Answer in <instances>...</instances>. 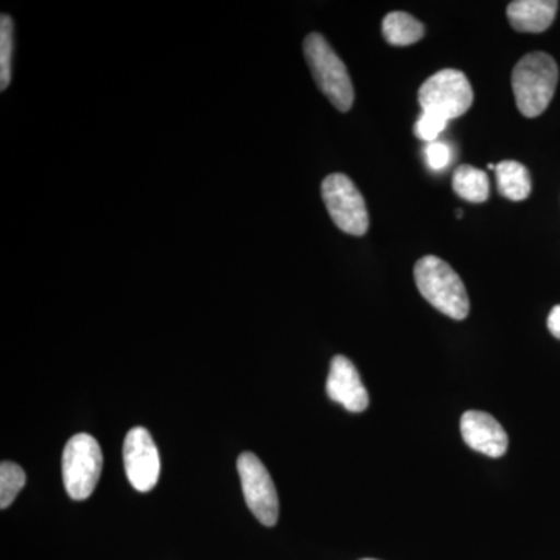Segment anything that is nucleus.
<instances>
[{"instance_id":"obj_1","label":"nucleus","mask_w":560,"mask_h":560,"mask_svg":"<svg viewBox=\"0 0 560 560\" xmlns=\"http://www.w3.org/2000/svg\"><path fill=\"white\" fill-rule=\"evenodd\" d=\"M558 81L559 68L550 55H525L512 70V90L523 116L534 119L544 114L555 97Z\"/></svg>"},{"instance_id":"obj_2","label":"nucleus","mask_w":560,"mask_h":560,"mask_svg":"<svg viewBox=\"0 0 560 560\" xmlns=\"http://www.w3.org/2000/svg\"><path fill=\"white\" fill-rule=\"evenodd\" d=\"M416 285L436 311L448 318L463 320L469 316L470 301L458 272L436 256L422 257L415 267Z\"/></svg>"},{"instance_id":"obj_3","label":"nucleus","mask_w":560,"mask_h":560,"mask_svg":"<svg viewBox=\"0 0 560 560\" xmlns=\"http://www.w3.org/2000/svg\"><path fill=\"white\" fill-rule=\"evenodd\" d=\"M304 54L319 90L335 108L348 113L355 94L345 62L319 33H311L305 38Z\"/></svg>"},{"instance_id":"obj_4","label":"nucleus","mask_w":560,"mask_h":560,"mask_svg":"<svg viewBox=\"0 0 560 560\" xmlns=\"http://www.w3.org/2000/svg\"><path fill=\"white\" fill-rule=\"evenodd\" d=\"M103 455L91 434H75L62 453V480L70 499L86 500L101 480Z\"/></svg>"},{"instance_id":"obj_5","label":"nucleus","mask_w":560,"mask_h":560,"mask_svg":"<svg viewBox=\"0 0 560 560\" xmlns=\"http://www.w3.org/2000/svg\"><path fill=\"white\" fill-rule=\"evenodd\" d=\"M418 97L422 110H430L448 121L458 119L470 109L474 90L466 73L444 69L420 86Z\"/></svg>"},{"instance_id":"obj_6","label":"nucleus","mask_w":560,"mask_h":560,"mask_svg":"<svg viewBox=\"0 0 560 560\" xmlns=\"http://www.w3.org/2000/svg\"><path fill=\"white\" fill-rule=\"evenodd\" d=\"M324 205L334 223L346 234L361 235L370 230V213L366 201L349 176L334 173L323 180L320 186Z\"/></svg>"},{"instance_id":"obj_7","label":"nucleus","mask_w":560,"mask_h":560,"mask_svg":"<svg viewBox=\"0 0 560 560\" xmlns=\"http://www.w3.org/2000/svg\"><path fill=\"white\" fill-rule=\"evenodd\" d=\"M237 469L250 512L261 525L275 526L279 518V499L270 471L249 452L238 456Z\"/></svg>"},{"instance_id":"obj_8","label":"nucleus","mask_w":560,"mask_h":560,"mask_svg":"<svg viewBox=\"0 0 560 560\" xmlns=\"http://www.w3.org/2000/svg\"><path fill=\"white\" fill-rule=\"evenodd\" d=\"M124 464L128 480L139 492H150L160 480L161 460L156 444L142 427L128 431L124 442Z\"/></svg>"},{"instance_id":"obj_9","label":"nucleus","mask_w":560,"mask_h":560,"mask_svg":"<svg viewBox=\"0 0 560 560\" xmlns=\"http://www.w3.org/2000/svg\"><path fill=\"white\" fill-rule=\"evenodd\" d=\"M460 436L471 451L501 458L510 447L506 430L485 411H467L460 418Z\"/></svg>"},{"instance_id":"obj_10","label":"nucleus","mask_w":560,"mask_h":560,"mask_svg":"<svg viewBox=\"0 0 560 560\" xmlns=\"http://www.w3.org/2000/svg\"><path fill=\"white\" fill-rule=\"evenodd\" d=\"M327 396L350 412H361L370 407V394L355 364L345 355H337L330 363Z\"/></svg>"},{"instance_id":"obj_11","label":"nucleus","mask_w":560,"mask_h":560,"mask_svg":"<svg viewBox=\"0 0 560 560\" xmlns=\"http://www.w3.org/2000/svg\"><path fill=\"white\" fill-rule=\"evenodd\" d=\"M558 7L555 0H515L508 7V20L517 32L541 33L551 27Z\"/></svg>"},{"instance_id":"obj_12","label":"nucleus","mask_w":560,"mask_h":560,"mask_svg":"<svg viewBox=\"0 0 560 560\" xmlns=\"http://www.w3.org/2000/svg\"><path fill=\"white\" fill-rule=\"evenodd\" d=\"M497 186L504 198L511 201H523L533 190L528 168L517 161H501L495 165Z\"/></svg>"},{"instance_id":"obj_13","label":"nucleus","mask_w":560,"mask_h":560,"mask_svg":"<svg viewBox=\"0 0 560 560\" xmlns=\"http://www.w3.org/2000/svg\"><path fill=\"white\" fill-rule=\"evenodd\" d=\"M382 32L390 46L405 47L422 39L425 35V27L411 14L393 11L383 20Z\"/></svg>"},{"instance_id":"obj_14","label":"nucleus","mask_w":560,"mask_h":560,"mask_svg":"<svg viewBox=\"0 0 560 560\" xmlns=\"http://www.w3.org/2000/svg\"><path fill=\"white\" fill-rule=\"evenodd\" d=\"M453 189L463 200L475 202L488 201L490 194V184L488 175L480 168L471 165H459L453 176Z\"/></svg>"},{"instance_id":"obj_15","label":"nucleus","mask_w":560,"mask_h":560,"mask_svg":"<svg viewBox=\"0 0 560 560\" xmlns=\"http://www.w3.org/2000/svg\"><path fill=\"white\" fill-rule=\"evenodd\" d=\"M24 486V470L18 464L3 460L0 466V510H7Z\"/></svg>"},{"instance_id":"obj_16","label":"nucleus","mask_w":560,"mask_h":560,"mask_svg":"<svg viewBox=\"0 0 560 560\" xmlns=\"http://www.w3.org/2000/svg\"><path fill=\"white\" fill-rule=\"evenodd\" d=\"M13 21L2 14L0 21V90L5 91L11 81V58H13Z\"/></svg>"},{"instance_id":"obj_17","label":"nucleus","mask_w":560,"mask_h":560,"mask_svg":"<svg viewBox=\"0 0 560 560\" xmlns=\"http://www.w3.org/2000/svg\"><path fill=\"white\" fill-rule=\"evenodd\" d=\"M447 127V120L430 110H422L415 125V135L423 142H436L442 131Z\"/></svg>"},{"instance_id":"obj_18","label":"nucleus","mask_w":560,"mask_h":560,"mask_svg":"<svg viewBox=\"0 0 560 560\" xmlns=\"http://www.w3.org/2000/svg\"><path fill=\"white\" fill-rule=\"evenodd\" d=\"M425 160L431 171L440 172L444 171L452 161V149L445 142L427 143L425 147Z\"/></svg>"},{"instance_id":"obj_19","label":"nucleus","mask_w":560,"mask_h":560,"mask_svg":"<svg viewBox=\"0 0 560 560\" xmlns=\"http://www.w3.org/2000/svg\"><path fill=\"white\" fill-rule=\"evenodd\" d=\"M548 329H550L552 337L560 340V305H556L550 316H548Z\"/></svg>"},{"instance_id":"obj_20","label":"nucleus","mask_w":560,"mask_h":560,"mask_svg":"<svg viewBox=\"0 0 560 560\" xmlns=\"http://www.w3.org/2000/svg\"><path fill=\"white\" fill-rule=\"evenodd\" d=\"M361 560H377V559H361Z\"/></svg>"}]
</instances>
